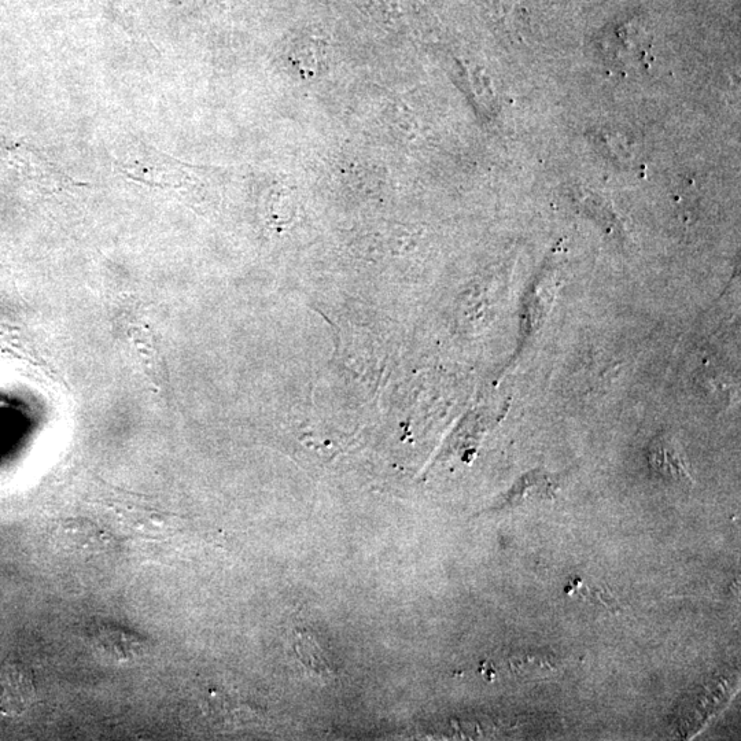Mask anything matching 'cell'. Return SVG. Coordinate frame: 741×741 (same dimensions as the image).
Here are the masks:
<instances>
[{
    "label": "cell",
    "mask_w": 741,
    "mask_h": 741,
    "mask_svg": "<svg viewBox=\"0 0 741 741\" xmlns=\"http://www.w3.org/2000/svg\"><path fill=\"white\" fill-rule=\"evenodd\" d=\"M600 49L607 64L621 72L645 68L651 60V39L637 21L625 22L604 33Z\"/></svg>",
    "instance_id": "cell-1"
},
{
    "label": "cell",
    "mask_w": 741,
    "mask_h": 741,
    "mask_svg": "<svg viewBox=\"0 0 741 741\" xmlns=\"http://www.w3.org/2000/svg\"><path fill=\"white\" fill-rule=\"evenodd\" d=\"M35 698V682L28 667L21 663L0 667V713L20 715L31 707Z\"/></svg>",
    "instance_id": "cell-2"
},
{
    "label": "cell",
    "mask_w": 741,
    "mask_h": 741,
    "mask_svg": "<svg viewBox=\"0 0 741 741\" xmlns=\"http://www.w3.org/2000/svg\"><path fill=\"white\" fill-rule=\"evenodd\" d=\"M652 463L662 474L674 478L685 477V468L680 456L669 442L658 441L652 449Z\"/></svg>",
    "instance_id": "cell-3"
},
{
    "label": "cell",
    "mask_w": 741,
    "mask_h": 741,
    "mask_svg": "<svg viewBox=\"0 0 741 741\" xmlns=\"http://www.w3.org/2000/svg\"><path fill=\"white\" fill-rule=\"evenodd\" d=\"M297 652L300 655L302 663L317 674L327 676L330 673V666L324 661V656L315 641L307 634H302L297 640Z\"/></svg>",
    "instance_id": "cell-4"
}]
</instances>
